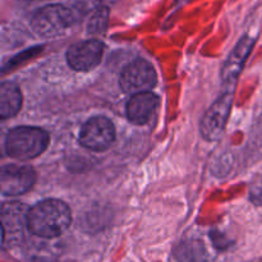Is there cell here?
Returning <instances> with one entry per match:
<instances>
[{
    "mask_svg": "<svg viewBox=\"0 0 262 262\" xmlns=\"http://www.w3.org/2000/svg\"><path fill=\"white\" fill-rule=\"evenodd\" d=\"M159 106V97L152 92L133 95L127 104V117L133 124H146Z\"/></svg>",
    "mask_w": 262,
    "mask_h": 262,
    "instance_id": "8fae6325",
    "label": "cell"
},
{
    "mask_svg": "<svg viewBox=\"0 0 262 262\" xmlns=\"http://www.w3.org/2000/svg\"><path fill=\"white\" fill-rule=\"evenodd\" d=\"M28 209L20 202H5L2 205V243L14 246L22 242L25 229L28 228Z\"/></svg>",
    "mask_w": 262,
    "mask_h": 262,
    "instance_id": "277c9868",
    "label": "cell"
},
{
    "mask_svg": "<svg viewBox=\"0 0 262 262\" xmlns=\"http://www.w3.org/2000/svg\"><path fill=\"white\" fill-rule=\"evenodd\" d=\"M49 135L37 127H17L10 130L5 140V151L17 160H31L48 148Z\"/></svg>",
    "mask_w": 262,
    "mask_h": 262,
    "instance_id": "7a4b0ae2",
    "label": "cell"
},
{
    "mask_svg": "<svg viewBox=\"0 0 262 262\" xmlns=\"http://www.w3.org/2000/svg\"><path fill=\"white\" fill-rule=\"evenodd\" d=\"M77 18L73 10L61 4H51L41 8L32 18L33 31L42 37H56L73 27Z\"/></svg>",
    "mask_w": 262,
    "mask_h": 262,
    "instance_id": "3957f363",
    "label": "cell"
},
{
    "mask_svg": "<svg viewBox=\"0 0 262 262\" xmlns=\"http://www.w3.org/2000/svg\"><path fill=\"white\" fill-rule=\"evenodd\" d=\"M22 106L20 90L10 82L0 84V117L2 119L14 117Z\"/></svg>",
    "mask_w": 262,
    "mask_h": 262,
    "instance_id": "7c38bea8",
    "label": "cell"
},
{
    "mask_svg": "<svg viewBox=\"0 0 262 262\" xmlns=\"http://www.w3.org/2000/svg\"><path fill=\"white\" fill-rule=\"evenodd\" d=\"M233 97L232 91L225 92L205 113L201 120V133L207 141H216L222 137L232 109Z\"/></svg>",
    "mask_w": 262,
    "mask_h": 262,
    "instance_id": "52a82bcc",
    "label": "cell"
},
{
    "mask_svg": "<svg viewBox=\"0 0 262 262\" xmlns=\"http://www.w3.org/2000/svg\"><path fill=\"white\" fill-rule=\"evenodd\" d=\"M253 43H255V40L248 37V36L241 38L239 42L233 49V51L228 56L227 60H225L224 66H223V81L228 82V83H234L237 81L243 67H245L246 60H247L248 55H250L251 50H252Z\"/></svg>",
    "mask_w": 262,
    "mask_h": 262,
    "instance_id": "30bf717a",
    "label": "cell"
},
{
    "mask_svg": "<svg viewBox=\"0 0 262 262\" xmlns=\"http://www.w3.org/2000/svg\"><path fill=\"white\" fill-rule=\"evenodd\" d=\"M115 141V128L105 117H94L87 120L79 132V143L96 152L107 150Z\"/></svg>",
    "mask_w": 262,
    "mask_h": 262,
    "instance_id": "5b68a950",
    "label": "cell"
},
{
    "mask_svg": "<svg viewBox=\"0 0 262 262\" xmlns=\"http://www.w3.org/2000/svg\"><path fill=\"white\" fill-rule=\"evenodd\" d=\"M156 83V72L152 64L143 59H137L128 64L120 76V87L132 95L148 92Z\"/></svg>",
    "mask_w": 262,
    "mask_h": 262,
    "instance_id": "8992f818",
    "label": "cell"
},
{
    "mask_svg": "<svg viewBox=\"0 0 262 262\" xmlns=\"http://www.w3.org/2000/svg\"><path fill=\"white\" fill-rule=\"evenodd\" d=\"M107 18H109V13L105 8L96 10L94 14L91 15L87 25V30L90 33H101L104 32L105 28L107 26Z\"/></svg>",
    "mask_w": 262,
    "mask_h": 262,
    "instance_id": "4fadbf2b",
    "label": "cell"
},
{
    "mask_svg": "<svg viewBox=\"0 0 262 262\" xmlns=\"http://www.w3.org/2000/svg\"><path fill=\"white\" fill-rule=\"evenodd\" d=\"M36 182L33 168L27 165L9 164L2 168L0 189L5 196H18L30 191Z\"/></svg>",
    "mask_w": 262,
    "mask_h": 262,
    "instance_id": "ba28073f",
    "label": "cell"
},
{
    "mask_svg": "<svg viewBox=\"0 0 262 262\" xmlns=\"http://www.w3.org/2000/svg\"><path fill=\"white\" fill-rule=\"evenodd\" d=\"M104 43L99 40H86L72 45L67 51L69 67L77 72H89L100 64Z\"/></svg>",
    "mask_w": 262,
    "mask_h": 262,
    "instance_id": "9c48e42d",
    "label": "cell"
},
{
    "mask_svg": "<svg viewBox=\"0 0 262 262\" xmlns=\"http://www.w3.org/2000/svg\"><path fill=\"white\" fill-rule=\"evenodd\" d=\"M71 223V209L60 200H43L28 211V230L46 239H53L63 234Z\"/></svg>",
    "mask_w": 262,
    "mask_h": 262,
    "instance_id": "6da1fadb",
    "label": "cell"
}]
</instances>
